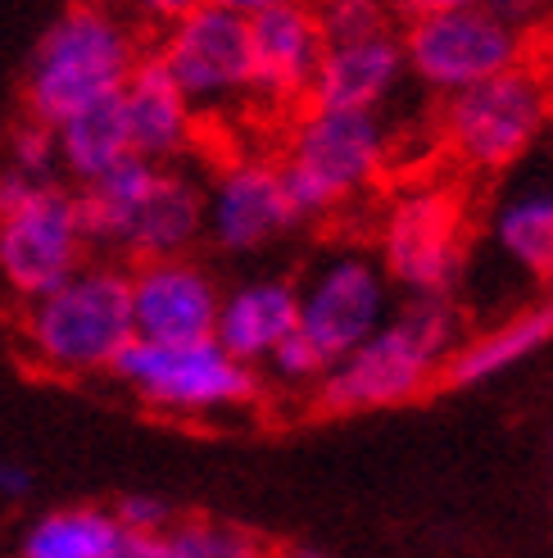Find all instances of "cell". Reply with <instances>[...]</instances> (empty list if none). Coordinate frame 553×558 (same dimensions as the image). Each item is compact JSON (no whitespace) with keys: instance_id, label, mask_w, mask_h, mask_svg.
Wrapping results in <instances>:
<instances>
[{"instance_id":"6da1fadb","label":"cell","mask_w":553,"mask_h":558,"mask_svg":"<svg viewBox=\"0 0 553 558\" xmlns=\"http://www.w3.org/2000/svg\"><path fill=\"white\" fill-rule=\"evenodd\" d=\"M87 250L132 264L182 259L205 232V186L173 163L127 159L91 186H73Z\"/></svg>"},{"instance_id":"7a4b0ae2","label":"cell","mask_w":553,"mask_h":558,"mask_svg":"<svg viewBox=\"0 0 553 558\" xmlns=\"http://www.w3.org/2000/svg\"><path fill=\"white\" fill-rule=\"evenodd\" d=\"M142 41L109 10L73 5L46 23L23 73V119L60 128L64 119L82 114L123 92L132 69L142 64Z\"/></svg>"},{"instance_id":"3957f363","label":"cell","mask_w":553,"mask_h":558,"mask_svg":"<svg viewBox=\"0 0 553 558\" xmlns=\"http://www.w3.org/2000/svg\"><path fill=\"white\" fill-rule=\"evenodd\" d=\"M14 337L27 364L50 377L109 373L132 341V287L119 264H82L64 287L23 304Z\"/></svg>"},{"instance_id":"277c9868","label":"cell","mask_w":553,"mask_h":558,"mask_svg":"<svg viewBox=\"0 0 553 558\" xmlns=\"http://www.w3.org/2000/svg\"><path fill=\"white\" fill-rule=\"evenodd\" d=\"M458 314L445 300H413L404 314L385 318L372 337L331 364L322 386L314 390L327 413H364L422 396L440 386V368L454 354Z\"/></svg>"},{"instance_id":"5b68a950","label":"cell","mask_w":553,"mask_h":558,"mask_svg":"<svg viewBox=\"0 0 553 558\" xmlns=\"http://www.w3.org/2000/svg\"><path fill=\"white\" fill-rule=\"evenodd\" d=\"M87 255L73 186L0 169V287L19 304H33L64 287Z\"/></svg>"},{"instance_id":"8992f818","label":"cell","mask_w":553,"mask_h":558,"mask_svg":"<svg viewBox=\"0 0 553 558\" xmlns=\"http://www.w3.org/2000/svg\"><path fill=\"white\" fill-rule=\"evenodd\" d=\"M553 119V73L521 60L517 69L454 92L440 114V132L458 163L500 173L527 155Z\"/></svg>"},{"instance_id":"52a82bcc","label":"cell","mask_w":553,"mask_h":558,"mask_svg":"<svg viewBox=\"0 0 553 558\" xmlns=\"http://www.w3.org/2000/svg\"><path fill=\"white\" fill-rule=\"evenodd\" d=\"M404 69L435 92H467L527 60V37L486 5H422L400 27Z\"/></svg>"},{"instance_id":"ba28073f","label":"cell","mask_w":553,"mask_h":558,"mask_svg":"<svg viewBox=\"0 0 553 558\" xmlns=\"http://www.w3.org/2000/svg\"><path fill=\"white\" fill-rule=\"evenodd\" d=\"M109 377L127 386L142 404L159 413H182V417L255 404L263 390L259 373L236 364L218 341H191V345L127 341Z\"/></svg>"},{"instance_id":"9c48e42d","label":"cell","mask_w":553,"mask_h":558,"mask_svg":"<svg viewBox=\"0 0 553 558\" xmlns=\"http://www.w3.org/2000/svg\"><path fill=\"white\" fill-rule=\"evenodd\" d=\"M385 163V136L372 114H322L309 109L286 146L282 182L299 218H318L368 191Z\"/></svg>"},{"instance_id":"30bf717a","label":"cell","mask_w":553,"mask_h":558,"mask_svg":"<svg viewBox=\"0 0 553 558\" xmlns=\"http://www.w3.org/2000/svg\"><path fill=\"white\" fill-rule=\"evenodd\" d=\"M467 259V205L454 186H413L381 218V277L445 300Z\"/></svg>"},{"instance_id":"8fae6325","label":"cell","mask_w":553,"mask_h":558,"mask_svg":"<svg viewBox=\"0 0 553 558\" xmlns=\"http://www.w3.org/2000/svg\"><path fill=\"white\" fill-rule=\"evenodd\" d=\"M191 109H218L255 92L245 5H191L150 50Z\"/></svg>"},{"instance_id":"7c38bea8","label":"cell","mask_w":553,"mask_h":558,"mask_svg":"<svg viewBox=\"0 0 553 558\" xmlns=\"http://www.w3.org/2000/svg\"><path fill=\"white\" fill-rule=\"evenodd\" d=\"M385 277L364 255L331 259L309 291H299V337L309 341L327 364H341L372 331L385 323Z\"/></svg>"},{"instance_id":"4fadbf2b","label":"cell","mask_w":553,"mask_h":558,"mask_svg":"<svg viewBox=\"0 0 553 558\" xmlns=\"http://www.w3.org/2000/svg\"><path fill=\"white\" fill-rule=\"evenodd\" d=\"M127 287H132V341H155V345L213 341L223 291L196 259L182 255V259L136 264L127 272Z\"/></svg>"},{"instance_id":"5bb4252c","label":"cell","mask_w":553,"mask_h":558,"mask_svg":"<svg viewBox=\"0 0 553 558\" xmlns=\"http://www.w3.org/2000/svg\"><path fill=\"white\" fill-rule=\"evenodd\" d=\"M299 214L286 195L282 169L268 159L228 163L205 191V228L228 255H250L299 228Z\"/></svg>"},{"instance_id":"9a60e30c","label":"cell","mask_w":553,"mask_h":558,"mask_svg":"<svg viewBox=\"0 0 553 558\" xmlns=\"http://www.w3.org/2000/svg\"><path fill=\"white\" fill-rule=\"evenodd\" d=\"M404 77L400 27L381 23L372 33L322 41V60L309 82V109L322 114H372Z\"/></svg>"},{"instance_id":"2e32d148","label":"cell","mask_w":553,"mask_h":558,"mask_svg":"<svg viewBox=\"0 0 553 558\" xmlns=\"http://www.w3.org/2000/svg\"><path fill=\"white\" fill-rule=\"evenodd\" d=\"M250 23V64H255V92L268 100H304L309 82L322 60V27L318 14L286 0L268 5H245Z\"/></svg>"},{"instance_id":"e0dca14e","label":"cell","mask_w":553,"mask_h":558,"mask_svg":"<svg viewBox=\"0 0 553 558\" xmlns=\"http://www.w3.org/2000/svg\"><path fill=\"white\" fill-rule=\"evenodd\" d=\"M299 331V291L291 282H245L223 295L218 304V323H213V341L223 345L236 364L255 368L268 364V354L282 345L286 337Z\"/></svg>"},{"instance_id":"ac0fdd59","label":"cell","mask_w":553,"mask_h":558,"mask_svg":"<svg viewBox=\"0 0 553 558\" xmlns=\"http://www.w3.org/2000/svg\"><path fill=\"white\" fill-rule=\"evenodd\" d=\"M123 114H127V136L132 155L146 163H173L191 136H196V109L182 100V92L159 69L155 54H142V64L123 82Z\"/></svg>"},{"instance_id":"d6986e66","label":"cell","mask_w":553,"mask_h":558,"mask_svg":"<svg viewBox=\"0 0 553 558\" xmlns=\"http://www.w3.org/2000/svg\"><path fill=\"white\" fill-rule=\"evenodd\" d=\"M549 341H553V295L531 304V310L513 314V318H504L500 327H490L486 337L458 345L445 359V368H440V386H477L494 373L513 368L517 359L536 354Z\"/></svg>"},{"instance_id":"ffe728a7","label":"cell","mask_w":553,"mask_h":558,"mask_svg":"<svg viewBox=\"0 0 553 558\" xmlns=\"http://www.w3.org/2000/svg\"><path fill=\"white\" fill-rule=\"evenodd\" d=\"M54 150H60V173H69L77 186H91L105 173H114L119 163L136 159L123 100L109 96L100 105H87L82 114L64 119L54 128Z\"/></svg>"},{"instance_id":"44dd1931","label":"cell","mask_w":553,"mask_h":558,"mask_svg":"<svg viewBox=\"0 0 553 558\" xmlns=\"http://www.w3.org/2000/svg\"><path fill=\"white\" fill-rule=\"evenodd\" d=\"M123 526L100 505H69L41 513L23 536V558H114Z\"/></svg>"},{"instance_id":"7402d4cb","label":"cell","mask_w":553,"mask_h":558,"mask_svg":"<svg viewBox=\"0 0 553 558\" xmlns=\"http://www.w3.org/2000/svg\"><path fill=\"white\" fill-rule=\"evenodd\" d=\"M494 241L540 282H553V195H517L494 214Z\"/></svg>"},{"instance_id":"603a6c76","label":"cell","mask_w":553,"mask_h":558,"mask_svg":"<svg viewBox=\"0 0 553 558\" xmlns=\"http://www.w3.org/2000/svg\"><path fill=\"white\" fill-rule=\"evenodd\" d=\"M163 558H282L268 536L228 518H177L159 536Z\"/></svg>"},{"instance_id":"cb8c5ba5","label":"cell","mask_w":553,"mask_h":558,"mask_svg":"<svg viewBox=\"0 0 553 558\" xmlns=\"http://www.w3.org/2000/svg\"><path fill=\"white\" fill-rule=\"evenodd\" d=\"M0 169L33 182H60V150H54V128L37 119H19L5 136V159Z\"/></svg>"},{"instance_id":"d4e9b609","label":"cell","mask_w":553,"mask_h":558,"mask_svg":"<svg viewBox=\"0 0 553 558\" xmlns=\"http://www.w3.org/2000/svg\"><path fill=\"white\" fill-rule=\"evenodd\" d=\"M268 373L282 381V386H295V390H318L322 386V377L331 373V364L327 359L299 337H286L282 345H276L272 354H268Z\"/></svg>"},{"instance_id":"484cf974","label":"cell","mask_w":553,"mask_h":558,"mask_svg":"<svg viewBox=\"0 0 553 558\" xmlns=\"http://www.w3.org/2000/svg\"><path fill=\"white\" fill-rule=\"evenodd\" d=\"M109 513H114V522L123 526L127 536H163L177 522V509L169 505V499L146 495V490L142 495H123Z\"/></svg>"},{"instance_id":"4316f807","label":"cell","mask_w":553,"mask_h":558,"mask_svg":"<svg viewBox=\"0 0 553 558\" xmlns=\"http://www.w3.org/2000/svg\"><path fill=\"white\" fill-rule=\"evenodd\" d=\"M27 495H33V468H27L23 459L0 454V499L19 505V499H27Z\"/></svg>"},{"instance_id":"83f0119b","label":"cell","mask_w":553,"mask_h":558,"mask_svg":"<svg viewBox=\"0 0 553 558\" xmlns=\"http://www.w3.org/2000/svg\"><path fill=\"white\" fill-rule=\"evenodd\" d=\"M282 558H331V554L318 545H291V549H282Z\"/></svg>"}]
</instances>
